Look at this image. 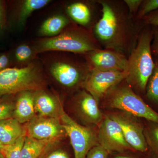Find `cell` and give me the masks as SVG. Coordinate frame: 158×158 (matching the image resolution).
Returning <instances> with one entry per match:
<instances>
[{
  "label": "cell",
  "mask_w": 158,
  "mask_h": 158,
  "mask_svg": "<svg viewBox=\"0 0 158 158\" xmlns=\"http://www.w3.org/2000/svg\"><path fill=\"white\" fill-rule=\"evenodd\" d=\"M102 16L94 27V37L105 49L130 54L138 36L124 1H98Z\"/></svg>",
  "instance_id": "obj_1"
},
{
  "label": "cell",
  "mask_w": 158,
  "mask_h": 158,
  "mask_svg": "<svg viewBox=\"0 0 158 158\" xmlns=\"http://www.w3.org/2000/svg\"><path fill=\"white\" fill-rule=\"evenodd\" d=\"M33 48L37 54L58 52L86 55L101 48L95 37L88 31L80 27L68 26L57 36L35 41Z\"/></svg>",
  "instance_id": "obj_2"
},
{
  "label": "cell",
  "mask_w": 158,
  "mask_h": 158,
  "mask_svg": "<svg viewBox=\"0 0 158 158\" xmlns=\"http://www.w3.org/2000/svg\"><path fill=\"white\" fill-rule=\"evenodd\" d=\"M153 31L144 30L139 34L135 46L128 57L125 81L131 87L140 91H146V86L154 67L152 54Z\"/></svg>",
  "instance_id": "obj_3"
},
{
  "label": "cell",
  "mask_w": 158,
  "mask_h": 158,
  "mask_svg": "<svg viewBox=\"0 0 158 158\" xmlns=\"http://www.w3.org/2000/svg\"><path fill=\"white\" fill-rule=\"evenodd\" d=\"M52 52L41 60L44 71L64 88H72L79 85L82 87L90 71L86 61L60 52Z\"/></svg>",
  "instance_id": "obj_4"
},
{
  "label": "cell",
  "mask_w": 158,
  "mask_h": 158,
  "mask_svg": "<svg viewBox=\"0 0 158 158\" xmlns=\"http://www.w3.org/2000/svg\"><path fill=\"white\" fill-rule=\"evenodd\" d=\"M41 62L34 60L27 66L6 69L0 72V97L24 91L43 90L45 86Z\"/></svg>",
  "instance_id": "obj_5"
},
{
  "label": "cell",
  "mask_w": 158,
  "mask_h": 158,
  "mask_svg": "<svg viewBox=\"0 0 158 158\" xmlns=\"http://www.w3.org/2000/svg\"><path fill=\"white\" fill-rule=\"evenodd\" d=\"M123 82L108 91L103 98L106 104L135 117L144 118L158 124V113L136 94L126 81L125 84Z\"/></svg>",
  "instance_id": "obj_6"
},
{
  "label": "cell",
  "mask_w": 158,
  "mask_h": 158,
  "mask_svg": "<svg viewBox=\"0 0 158 158\" xmlns=\"http://www.w3.org/2000/svg\"><path fill=\"white\" fill-rule=\"evenodd\" d=\"M60 120L73 149L74 158H86L88 152L98 144L97 132L79 124L62 110Z\"/></svg>",
  "instance_id": "obj_7"
},
{
  "label": "cell",
  "mask_w": 158,
  "mask_h": 158,
  "mask_svg": "<svg viewBox=\"0 0 158 158\" xmlns=\"http://www.w3.org/2000/svg\"><path fill=\"white\" fill-rule=\"evenodd\" d=\"M127 76L126 72L103 71L91 69L82 87L98 103L111 88L125 80Z\"/></svg>",
  "instance_id": "obj_8"
},
{
  "label": "cell",
  "mask_w": 158,
  "mask_h": 158,
  "mask_svg": "<svg viewBox=\"0 0 158 158\" xmlns=\"http://www.w3.org/2000/svg\"><path fill=\"white\" fill-rule=\"evenodd\" d=\"M98 144L110 154L134 151L126 140L121 128L108 115L98 125Z\"/></svg>",
  "instance_id": "obj_9"
},
{
  "label": "cell",
  "mask_w": 158,
  "mask_h": 158,
  "mask_svg": "<svg viewBox=\"0 0 158 158\" xmlns=\"http://www.w3.org/2000/svg\"><path fill=\"white\" fill-rule=\"evenodd\" d=\"M108 115L119 125L126 140L134 151L145 152L148 151L144 128L136 117L125 112Z\"/></svg>",
  "instance_id": "obj_10"
},
{
  "label": "cell",
  "mask_w": 158,
  "mask_h": 158,
  "mask_svg": "<svg viewBox=\"0 0 158 158\" xmlns=\"http://www.w3.org/2000/svg\"><path fill=\"white\" fill-rule=\"evenodd\" d=\"M90 69L103 71H126L128 57L124 54L107 49H97L86 54Z\"/></svg>",
  "instance_id": "obj_11"
},
{
  "label": "cell",
  "mask_w": 158,
  "mask_h": 158,
  "mask_svg": "<svg viewBox=\"0 0 158 158\" xmlns=\"http://www.w3.org/2000/svg\"><path fill=\"white\" fill-rule=\"evenodd\" d=\"M26 135L37 140H57L66 135L60 119L38 116L27 123Z\"/></svg>",
  "instance_id": "obj_12"
},
{
  "label": "cell",
  "mask_w": 158,
  "mask_h": 158,
  "mask_svg": "<svg viewBox=\"0 0 158 158\" xmlns=\"http://www.w3.org/2000/svg\"><path fill=\"white\" fill-rule=\"evenodd\" d=\"M76 100L77 107L83 119L90 124L98 126L105 115L100 110L95 99L85 90L79 92Z\"/></svg>",
  "instance_id": "obj_13"
},
{
  "label": "cell",
  "mask_w": 158,
  "mask_h": 158,
  "mask_svg": "<svg viewBox=\"0 0 158 158\" xmlns=\"http://www.w3.org/2000/svg\"><path fill=\"white\" fill-rule=\"evenodd\" d=\"M34 103L35 112L39 116L60 119L63 108L52 94L44 89L35 91Z\"/></svg>",
  "instance_id": "obj_14"
},
{
  "label": "cell",
  "mask_w": 158,
  "mask_h": 158,
  "mask_svg": "<svg viewBox=\"0 0 158 158\" xmlns=\"http://www.w3.org/2000/svg\"><path fill=\"white\" fill-rule=\"evenodd\" d=\"M35 91L20 92L15 103L12 117L20 123H27L35 116L34 94Z\"/></svg>",
  "instance_id": "obj_15"
},
{
  "label": "cell",
  "mask_w": 158,
  "mask_h": 158,
  "mask_svg": "<svg viewBox=\"0 0 158 158\" xmlns=\"http://www.w3.org/2000/svg\"><path fill=\"white\" fill-rule=\"evenodd\" d=\"M24 135L25 128L13 117L0 121V141L4 145L12 144Z\"/></svg>",
  "instance_id": "obj_16"
},
{
  "label": "cell",
  "mask_w": 158,
  "mask_h": 158,
  "mask_svg": "<svg viewBox=\"0 0 158 158\" xmlns=\"http://www.w3.org/2000/svg\"><path fill=\"white\" fill-rule=\"evenodd\" d=\"M69 24V20L64 15H53L43 23L38 33L40 36L46 37H55L62 33Z\"/></svg>",
  "instance_id": "obj_17"
},
{
  "label": "cell",
  "mask_w": 158,
  "mask_h": 158,
  "mask_svg": "<svg viewBox=\"0 0 158 158\" xmlns=\"http://www.w3.org/2000/svg\"><path fill=\"white\" fill-rule=\"evenodd\" d=\"M56 140H37L26 135L21 158H41L51 143Z\"/></svg>",
  "instance_id": "obj_18"
},
{
  "label": "cell",
  "mask_w": 158,
  "mask_h": 158,
  "mask_svg": "<svg viewBox=\"0 0 158 158\" xmlns=\"http://www.w3.org/2000/svg\"><path fill=\"white\" fill-rule=\"evenodd\" d=\"M71 18L80 25L87 26L92 21L93 12L88 3L78 2L72 3L66 9Z\"/></svg>",
  "instance_id": "obj_19"
},
{
  "label": "cell",
  "mask_w": 158,
  "mask_h": 158,
  "mask_svg": "<svg viewBox=\"0 0 158 158\" xmlns=\"http://www.w3.org/2000/svg\"><path fill=\"white\" fill-rule=\"evenodd\" d=\"M50 2L48 0H25L22 2L18 15L19 23H23L31 13L43 8Z\"/></svg>",
  "instance_id": "obj_20"
},
{
  "label": "cell",
  "mask_w": 158,
  "mask_h": 158,
  "mask_svg": "<svg viewBox=\"0 0 158 158\" xmlns=\"http://www.w3.org/2000/svg\"><path fill=\"white\" fill-rule=\"evenodd\" d=\"M37 55L33 47L23 44L18 46L15 50V61L19 67H24L36 60Z\"/></svg>",
  "instance_id": "obj_21"
},
{
  "label": "cell",
  "mask_w": 158,
  "mask_h": 158,
  "mask_svg": "<svg viewBox=\"0 0 158 158\" xmlns=\"http://www.w3.org/2000/svg\"><path fill=\"white\" fill-rule=\"evenodd\" d=\"M153 70L150 77L146 88V96L150 100L158 103V56Z\"/></svg>",
  "instance_id": "obj_22"
},
{
  "label": "cell",
  "mask_w": 158,
  "mask_h": 158,
  "mask_svg": "<svg viewBox=\"0 0 158 158\" xmlns=\"http://www.w3.org/2000/svg\"><path fill=\"white\" fill-rule=\"evenodd\" d=\"M26 137V135H23L14 143L6 145L3 153L5 158H21L22 150Z\"/></svg>",
  "instance_id": "obj_23"
},
{
  "label": "cell",
  "mask_w": 158,
  "mask_h": 158,
  "mask_svg": "<svg viewBox=\"0 0 158 158\" xmlns=\"http://www.w3.org/2000/svg\"><path fill=\"white\" fill-rule=\"evenodd\" d=\"M144 134L148 147L152 152L158 156V124L147 130L145 132L144 131Z\"/></svg>",
  "instance_id": "obj_24"
},
{
  "label": "cell",
  "mask_w": 158,
  "mask_h": 158,
  "mask_svg": "<svg viewBox=\"0 0 158 158\" xmlns=\"http://www.w3.org/2000/svg\"><path fill=\"white\" fill-rule=\"evenodd\" d=\"M157 10L158 0L142 1L137 13V18L140 19H143L148 15Z\"/></svg>",
  "instance_id": "obj_25"
},
{
  "label": "cell",
  "mask_w": 158,
  "mask_h": 158,
  "mask_svg": "<svg viewBox=\"0 0 158 158\" xmlns=\"http://www.w3.org/2000/svg\"><path fill=\"white\" fill-rule=\"evenodd\" d=\"M14 107L15 104L12 102L0 100V121L12 117Z\"/></svg>",
  "instance_id": "obj_26"
},
{
  "label": "cell",
  "mask_w": 158,
  "mask_h": 158,
  "mask_svg": "<svg viewBox=\"0 0 158 158\" xmlns=\"http://www.w3.org/2000/svg\"><path fill=\"white\" fill-rule=\"evenodd\" d=\"M148 151L145 152H141V156L129 154L126 152L123 153H113L110 154L108 158H158V156L156 155L151 151L148 153Z\"/></svg>",
  "instance_id": "obj_27"
},
{
  "label": "cell",
  "mask_w": 158,
  "mask_h": 158,
  "mask_svg": "<svg viewBox=\"0 0 158 158\" xmlns=\"http://www.w3.org/2000/svg\"><path fill=\"white\" fill-rule=\"evenodd\" d=\"M110 154L106 150L98 144L88 152L86 158H108Z\"/></svg>",
  "instance_id": "obj_28"
},
{
  "label": "cell",
  "mask_w": 158,
  "mask_h": 158,
  "mask_svg": "<svg viewBox=\"0 0 158 158\" xmlns=\"http://www.w3.org/2000/svg\"><path fill=\"white\" fill-rule=\"evenodd\" d=\"M41 158H70L68 153L64 150L56 149L46 150Z\"/></svg>",
  "instance_id": "obj_29"
},
{
  "label": "cell",
  "mask_w": 158,
  "mask_h": 158,
  "mask_svg": "<svg viewBox=\"0 0 158 158\" xmlns=\"http://www.w3.org/2000/svg\"><path fill=\"white\" fill-rule=\"evenodd\" d=\"M125 4L127 7L130 14L132 16L138 13L142 0H124Z\"/></svg>",
  "instance_id": "obj_30"
},
{
  "label": "cell",
  "mask_w": 158,
  "mask_h": 158,
  "mask_svg": "<svg viewBox=\"0 0 158 158\" xmlns=\"http://www.w3.org/2000/svg\"><path fill=\"white\" fill-rule=\"evenodd\" d=\"M143 19L147 24L158 27V10L148 15Z\"/></svg>",
  "instance_id": "obj_31"
},
{
  "label": "cell",
  "mask_w": 158,
  "mask_h": 158,
  "mask_svg": "<svg viewBox=\"0 0 158 158\" xmlns=\"http://www.w3.org/2000/svg\"><path fill=\"white\" fill-rule=\"evenodd\" d=\"M152 42L151 44L152 52L158 56V27H154L153 30Z\"/></svg>",
  "instance_id": "obj_32"
},
{
  "label": "cell",
  "mask_w": 158,
  "mask_h": 158,
  "mask_svg": "<svg viewBox=\"0 0 158 158\" xmlns=\"http://www.w3.org/2000/svg\"><path fill=\"white\" fill-rule=\"evenodd\" d=\"M11 60L8 54H3L0 55V72L9 68Z\"/></svg>",
  "instance_id": "obj_33"
},
{
  "label": "cell",
  "mask_w": 158,
  "mask_h": 158,
  "mask_svg": "<svg viewBox=\"0 0 158 158\" xmlns=\"http://www.w3.org/2000/svg\"><path fill=\"white\" fill-rule=\"evenodd\" d=\"M6 22V8L4 2L0 1V32L5 27Z\"/></svg>",
  "instance_id": "obj_34"
},
{
  "label": "cell",
  "mask_w": 158,
  "mask_h": 158,
  "mask_svg": "<svg viewBox=\"0 0 158 158\" xmlns=\"http://www.w3.org/2000/svg\"><path fill=\"white\" fill-rule=\"evenodd\" d=\"M6 145H4L2 144V143L1 142V141H0V152L2 153L3 154V152H4V150L5 149V148H6Z\"/></svg>",
  "instance_id": "obj_35"
},
{
  "label": "cell",
  "mask_w": 158,
  "mask_h": 158,
  "mask_svg": "<svg viewBox=\"0 0 158 158\" xmlns=\"http://www.w3.org/2000/svg\"><path fill=\"white\" fill-rule=\"evenodd\" d=\"M0 158H5L4 155L1 152H0Z\"/></svg>",
  "instance_id": "obj_36"
}]
</instances>
